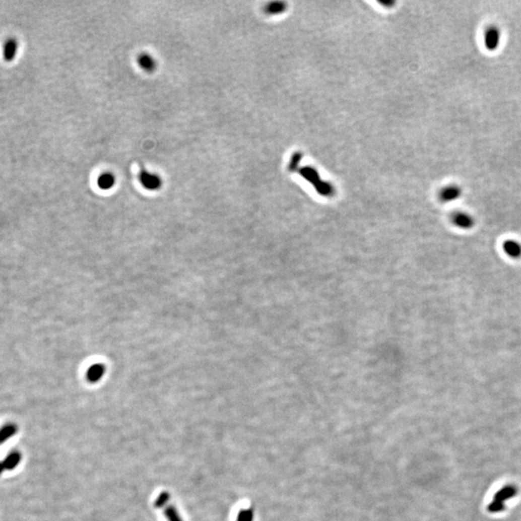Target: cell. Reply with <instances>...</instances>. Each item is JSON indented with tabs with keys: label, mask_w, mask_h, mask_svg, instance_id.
Listing matches in <instances>:
<instances>
[{
	"label": "cell",
	"mask_w": 521,
	"mask_h": 521,
	"mask_svg": "<svg viewBox=\"0 0 521 521\" xmlns=\"http://www.w3.org/2000/svg\"><path fill=\"white\" fill-rule=\"evenodd\" d=\"M19 50V43L15 38L7 40L2 46V54L6 61H13L17 56Z\"/></svg>",
	"instance_id": "obj_3"
},
{
	"label": "cell",
	"mask_w": 521,
	"mask_h": 521,
	"mask_svg": "<svg viewBox=\"0 0 521 521\" xmlns=\"http://www.w3.org/2000/svg\"><path fill=\"white\" fill-rule=\"evenodd\" d=\"M238 521H253V510L251 509L241 510L238 514Z\"/></svg>",
	"instance_id": "obj_16"
},
{
	"label": "cell",
	"mask_w": 521,
	"mask_h": 521,
	"mask_svg": "<svg viewBox=\"0 0 521 521\" xmlns=\"http://www.w3.org/2000/svg\"><path fill=\"white\" fill-rule=\"evenodd\" d=\"M501 42V32L496 26H491L487 30L485 35V45L489 51L496 50Z\"/></svg>",
	"instance_id": "obj_2"
},
{
	"label": "cell",
	"mask_w": 521,
	"mask_h": 521,
	"mask_svg": "<svg viewBox=\"0 0 521 521\" xmlns=\"http://www.w3.org/2000/svg\"><path fill=\"white\" fill-rule=\"evenodd\" d=\"M169 501H170V494H169V492L163 491V492H161L159 494L158 498L156 499L155 506L157 508H159V509L160 508H165L168 505Z\"/></svg>",
	"instance_id": "obj_14"
},
{
	"label": "cell",
	"mask_w": 521,
	"mask_h": 521,
	"mask_svg": "<svg viewBox=\"0 0 521 521\" xmlns=\"http://www.w3.org/2000/svg\"><path fill=\"white\" fill-rule=\"evenodd\" d=\"M453 223L461 229L468 230L474 226V219L468 214L457 213L453 216Z\"/></svg>",
	"instance_id": "obj_5"
},
{
	"label": "cell",
	"mask_w": 521,
	"mask_h": 521,
	"mask_svg": "<svg viewBox=\"0 0 521 521\" xmlns=\"http://www.w3.org/2000/svg\"><path fill=\"white\" fill-rule=\"evenodd\" d=\"M504 252L512 259H519L521 257V245L515 240L509 239L503 243Z\"/></svg>",
	"instance_id": "obj_6"
},
{
	"label": "cell",
	"mask_w": 521,
	"mask_h": 521,
	"mask_svg": "<svg viewBox=\"0 0 521 521\" xmlns=\"http://www.w3.org/2000/svg\"><path fill=\"white\" fill-rule=\"evenodd\" d=\"M461 196H462V189L457 185L446 187L445 189L442 190L441 194H440L442 201L446 202V203L453 202L454 200L459 199Z\"/></svg>",
	"instance_id": "obj_7"
},
{
	"label": "cell",
	"mask_w": 521,
	"mask_h": 521,
	"mask_svg": "<svg viewBox=\"0 0 521 521\" xmlns=\"http://www.w3.org/2000/svg\"><path fill=\"white\" fill-rule=\"evenodd\" d=\"M5 470H6V468H5V466L3 465V462H0V475H1L2 473H4V472H5Z\"/></svg>",
	"instance_id": "obj_17"
},
{
	"label": "cell",
	"mask_w": 521,
	"mask_h": 521,
	"mask_svg": "<svg viewBox=\"0 0 521 521\" xmlns=\"http://www.w3.org/2000/svg\"><path fill=\"white\" fill-rule=\"evenodd\" d=\"M105 373V368L102 364H95L91 366L87 371L86 377L90 382H98Z\"/></svg>",
	"instance_id": "obj_8"
},
{
	"label": "cell",
	"mask_w": 521,
	"mask_h": 521,
	"mask_svg": "<svg viewBox=\"0 0 521 521\" xmlns=\"http://www.w3.org/2000/svg\"><path fill=\"white\" fill-rule=\"evenodd\" d=\"M139 181L148 190H158L162 185V180L159 175L142 169L139 174Z\"/></svg>",
	"instance_id": "obj_1"
},
{
	"label": "cell",
	"mask_w": 521,
	"mask_h": 521,
	"mask_svg": "<svg viewBox=\"0 0 521 521\" xmlns=\"http://www.w3.org/2000/svg\"><path fill=\"white\" fill-rule=\"evenodd\" d=\"M505 509V504H502V503H499L496 501H493L487 506V510L489 512H492V513H496V512H501L503 511Z\"/></svg>",
	"instance_id": "obj_15"
},
{
	"label": "cell",
	"mask_w": 521,
	"mask_h": 521,
	"mask_svg": "<svg viewBox=\"0 0 521 521\" xmlns=\"http://www.w3.org/2000/svg\"><path fill=\"white\" fill-rule=\"evenodd\" d=\"M138 64L140 68L146 72H154L157 68V62L152 55H149L148 53H142L138 57Z\"/></svg>",
	"instance_id": "obj_9"
},
{
	"label": "cell",
	"mask_w": 521,
	"mask_h": 521,
	"mask_svg": "<svg viewBox=\"0 0 521 521\" xmlns=\"http://www.w3.org/2000/svg\"><path fill=\"white\" fill-rule=\"evenodd\" d=\"M517 491H518V489L515 486H512V485L505 486L495 493L493 501L505 504L506 501L514 497L517 494Z\"/></svg>",
	"instance_id": "obj_4"
},
{
	"label": "cell",
	"mask_w": 521,
	"mask_h": 521,
	"mask_svg": "<svg viewBox=\"0 0 521 521\" xmlns=\"http://www.w3.org/2000/svg\"><path fill=\"white\" fill-rule=\"evenodd\" d=\"M115 181H116V178H115L114 174L110 172H105L99 177L98 185L103 190H108L113 187Z\"/></svg>",
	"instance_id": "obj_10"
},
{
	"label": "cell",
	"mask_w": 521,
	"mask_h": 521,
	"mask_svg": "<svg viewBox=\"0 0 521 521\" xmlns=\"http://www.w3.org/2000/svg\"><path fill=\"white\" fill-rule=\"evenodd\" d=\"M22 458H23L22 453H20V452H17V451L9 453L5 458V460L2 461L3 465H4L5 468H6V470H13V469H15L18 465L21 464Z\"/></svg>",
	"instance_id": "obj_11"
},
{
	"label": "cell",
	"mask_w": 521,
	"mask_h": 521,
	"mask_svg": "<svg viewBox=\"0 0 521 521\" xmlns=\"http://www.w3.org/2000/svg\"><path fill=\"white\" fill-rule=\"evenodd\" d=\"M18 432V426L16 424L9 423L0 429V444L7 441Z\"/></svg>",
	"instance_id": "obj_12"
},
{
	"label": "cell",
	"mask_w": 521,
	"mask_h": 521,
	"mask_svg": "<svg viewBox=\"0 0 521 521\" xmlns=\"http://www.w3.org/2000/svg\"><path fill=\"white\" fill-rule=\"evenodd\" d=\"M164 513L168 521H182L181 515L174 506H166L164 508Z\"/></svg>",
	"instance_id": "obj_13"
}]
</instances>
